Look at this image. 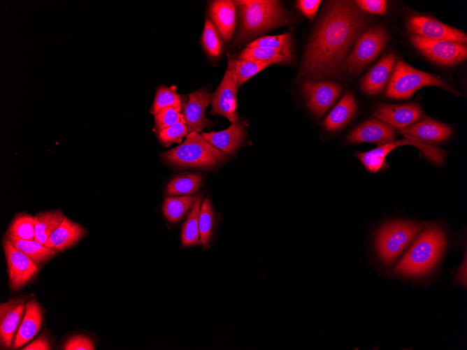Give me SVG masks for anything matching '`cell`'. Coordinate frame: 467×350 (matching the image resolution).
<instances>
[{"instance_id":"7","label":"cell","mask_w":467,"mask_h":350,"mask_svg":"<svg viewBox=\"0 0 467 350\" xmlns=\"http://www.w3.org/2000/svg\"><path fill=\"white\" fill-rule=\"evenodd\" d=\"M388 34L380 25L367 29L357 39L347 61L350 74L357 75L374 60L385 48Z\"/></svg>"},{"instance_id":"5","label":"cell","mask_w":467,"mask_h":350,"mask_svg":"<svg viewBox=\"0 0 467 350\" xmlns=\"http://www.w3.org/2000/svg\"><path fill=\"white\" fill-rule=\"evenodd\" d=\"M161 159L179 168H211L227 155L206 141L197 132L187 133L180 145L160 154Z\"/></svg>"},{"instance_id":"8","label":"cell","mask_w":467,"mask_h":350,"mask_svg":"<svg viewBox=\"0 0 467 350\" xmlns=\"http://www.w3.org/2000/svg\"><path fill=\"white\" fill-rule=\"evenodd\" d=\"M410 43L431 61L442 66H453L467 57V46L456 42L432 40L410 34Z\"/></svg>"},{"instance_id":"11","label":"cell","mask_w":467,"mask_h":350,"mask_svg":"<svg viewBox=\"0 0 467 350\" xmlns=\"http://www.w3.org/2000/svg\"><path fill=\"white\" fill-rule=\"evenodd\" d=\"M6 259L8 284L13 291L22 288L38 272V266L23 252L16 249L6 238L3 240Z\"/></svg>"},{"instance_id":"37","label":"cell","mask_w":467,"mask_h":350,"mask_svg":"<svg viewBox=\"0 0 467 350\" xmlns=\"http://www.w3.org/2000/svg\"><path fill=\"white\" fill-rule=\"evenodd\" d=\"M159 142L166 147L174 143H180L182 138L188 133L185 122H178L172 126L156 132Z\"/></svg>"},{"instance_id":"29","label":"cell","mask_w":467,"mask_h":350,"mask_svg":"<svg viewBox=\"0 0 467 350\" xmlns=\"http://www.w3.org/2000/svg\"><path fill=\"white\" fill-rule=\"evenodd\" d=\"M199 196H184L166 198L163 205V212L171 222L179 221L192 207Z\"/></svg>"},{"instance_id":"20","label":"cell","mask_w":467,"mask_h":350,"mask_svg":"<svg viewBox=\"0 0 467 350\" xmlns=\"http://www.w3.org/2000/svg\"><path fill=\"white\" fill-rule=\"evenodd\" d=\"M201 136L224 154H234L244 142L245 129L238 119L224 131L202 133Z\"/></svg>"},{"instance_id":"34","label":"cell","mask_w":467,"mask_h":350,"mask_svg":"<svg viewBox=\"0 0 467 350\" xmlns=\"http://www.w3.org/2000/svg\"><path fill=\"white\" fill-rule=\"evenodd\" d=\"M214 221V214L209 197L202 202L199 211V227L200 243L207 249L209 247Z\"/></svg>"},{"instance_id":"19","label":"cell","mask_w":467,"mask_h":350,"mask_svg":"<svg viewBox=\"0 0 467 350\" xmlns=\"http://www.w3.org/2000/svg\"><path fill=\"white\" fill-rule=\"evenodd\" d=\"M396 56L387 53L366 74L361 82V89L368 95H376L387 85L395 66Z\"/></svg>"},{"instance_id":"4","label":"cell","mask_w":467,"mask_h":350,"mask_svg":"<svg viewBox=\"0 0 467 350\" xmlns=\"http://www.w3.org/2000/svg\"><path fill=\"white\" fill-rule=\"evenodd\" d=\"M240 16V25L234 39L235 44L288 22L284 9L278 1H235Z\"/></svg>"},{"instance_id":"13","label":"cell","mask_w":467,"mask_h":350,"mask_svg":"<svg viewBox=\"0 0 467 350\" xmlns=\"http://www.w3.org/2000/svg\"><path fill=\"white\" fill-rule=\"evenodd\" d=\"M303 92L311 112L320 117L335 103L342 87L330 81H307L303 85Z\"/></svg>"},{"instance_id":"41","label":"cell","mask_w":467,"mask_h":350,"mask_svg":"<svg viewBox=\"0 0 467 350\" xmlns=\"http://www.w3.org/2000/svg\"><path fill=\"white\" fill-rule=\"evenodd\" d=\"M354 2L360 10L372 14L382 15L387 10V2L384 0H357Z\"/></svg>"},{"instance_id":"39","label":"cell","mask_w":467,"mask_h":350,"mask_svg":"<svg viewBox=\"0 0 467 350\" xmlns=\"http://www.w3.org/2000/svg\"><path fill=\"white\" fill-rule=\"evenodd\" d=\"M451 276L450 285L463 290L467 289V251L464 247V252L459 265L454 268H448Z\"/></svg>"},{"instance_id":"27","label":"cell","mask_w":467,"mask_h":350,"mask_svg":"<svg viewBox=\"0 0 467 350\" xmlns=\"http://www.w3.org/2000/svg\"><path fill=\"white\" fill-rule=\"evenodd\" d=\"M227 66L231 69L236 76L238 87L271 64L268 62L235 59L229 54H227Z\"/></svg>"},{"instance_id":"35","label":"cell","mask_w":467,"mask_h":350,"mask_svg":"<svg viewBox=\"0 0 467 350\" xmlns=\"http://www.w3.org/2000/svg\"><path fill=\"white\" fill-rule=\"evenodd\" d=\"M246 48H266L275 49L292 57V36L289 33H285L277 36L260 37L250 43Z\"/></svg>"},{"instance_id":"33","label":"cell","mask_w":467,"mask_h":350,"mask_svg":"<svg viewBox=\"0 0 467 350\" xmlns=\"http://www.w3.org/2000/svg\"><path fill=\"white\" fill-rule=\"evenodd\" d=\"M6 233L15 237L33 240L35 237L34 218L29 214H17L10 222Z\"/></svg>"},{"instance_id":"26","label":"cell","mask_w":467,"mask_h":350,"mask_svg":"<svg viewBox=\"0 0 467 350\" xmlns=\"http://www.w3.org/2000/svg\"><path fill=\"white\" fill-rule=\"evenodd\" d=\"M64 217L61 209L36 214L34 217L35 224L34 240L45 245L52 233L59 226Z\"/></svg>"},{"instance_id":"42","label":"cell","mask_w":467,"mask_h":350,"mask_svg":"<svg viewBox=\"0 0 467 350\" xmlns=\"http://www.w3.org/2000/svg\"><path fill=\"white\" fill-rule=\"evenodd\" d=\"M321 2L320 0H299L296 1V5L306 17L313 20Z\"/></svg>"},{"instance_id":"10","label":"cell","mask_w":467,"mask_h":350,"mask_svg":"<svg viewBox=\"0 0 467 350\" xmlns=\"http://www.w3.org/2000/svg\"><path fill=\"white\" fill-rule=\"evenodd\" d=\"M407 30L411 34L429 39L467 43L466 33L425 15L410 16L407 22Z\"/></svg>"},{"instance_id":"23","label":"cell","mask_w":467,"mask_h":350,"mask_svg":"<svg viewBox=\"0 0 467 350\" xmlns=\"http://www.w3.org/2000/svg\"><path fill=\"white\" fill-rule=\"evenodd\" d=\"M86 232L82 226L64 217L59 226L52 233L44 245L62 251L76 244L84 237Z\"/></svg>"},{"instance_id":"6","label":"cell","mask_w":467,"mask_h":350,"mask_svg":"<svg viewBox=\"0 0 467 350\" xmlns=\"http://www.w3.org/2000/svg\"><path fill=\"white\" fill-rule=\"evenodd\" d=\"M426 86L443 88L461 95L453 87L438 76L417 70L399 59L387 85L385 96L394 99H407L419 89Z\"/></svg>"},{"instance_id":"25","label":"cell","mask_w":467,"mask_h":350,"mask_svg":"<svg viewBox=\"0 0 467 350\" xmlns=\"http://www.w3.org/2000/svg\"><path fill=\"white\" fill-rule=\"evenodd\" d=\"M4 238L18 250L27 255L37 266L41 265L55 256L58 250L50 248L34 240L21 239L6 233Z\"/></svg>"},{"instance_id":"31","label":"cell","mask_w":467,"mask_h":350,"mask_svg":"<svg viewBox=\"0 0 467 350\" xmlns=\"http://www.w3.org/2000/svg\"><path fill=\"white\" fill-rule=\"evenodd\" d=\"M202 182L199 174H185L174 177L166 186V193L170 196H189L197 191Z\"/></svg>"},{"instance_id":"28","label":"cell","mask_w":467,"mask_h":350,"mask_svg":"<svg viewBox=\"0 0 467 350\" xmlns=\"http://www.w3.org/2000/svg\"><path fill=\"white\" fill-rule=\"evenodd\" d=\"M238 59L273 64L289 62L292 57L284 52L266 48H245L238 55Z\"/></svg>"},{"instance_id":"3","label":"cell","mask_w":467,"mask_h":350,"mask_svg":"<svg viewBox=\"0 0 467 350\" xmlns=\"http://www.w3.org/2000/svg\"><path fill=\"white\" fill-rule=\"evenodd\" d=\"M429 222L398 218L379 224L372 233L368 265L387 279L390 271Z\"/></svg>"},{"instance_id":"38","label":"cell","mask_w":467,"mask_h":350,"mask_svg":"<svg viewBox=\"0 0 467 350\" xmlns=\"http://www.w3.org/2000/svg\"><path fill=\"white\" fill-rule=\"evenodd\" d=\"M181 107H169L155 115V129L156 132L172 126L178 122H184L180 112Z\"/></svg>"},{"instance_id":"36","label":"cell","mask_w":467,"mask_h":350,"mask_svg":"<svg viewBox=\"0 0 467 350\" xmlns=\"http://www.w3.org/2000/svg\"><path fill=\"white\" fill-rule=\"evenodd\" d=\"M220 32L212 20L206 19L201 37L203 47L211 57L217 58L223 50Z\"/></svg>"},{"instance_id":"9","label":"cell","mask_w":467,"mask_h":350,"mask_svg":"<svg viewBox=\"0 0 467 350\" xmlns=\"http://www.w3.org/2000/svg\"><path fill=\"white\" fill-rule=\"evenodd\" d=\"M403 145H410L419 148L433 163L442 164L444 161V154L440 149L417 140L408 138L379 145L378 147L366 152L357 153L355 156L366 170L375 173L384 168L387 155L396 147Z\"/></svg>"},{"instance_id":"18","label":"cell","mask_w":467,"mask_h":350,"mask_svg":"<svg viewBox=\"0 0 467 350\" xmlns=\"http://www.w3.org/2000/svg\"><path fill=\"white\" fill-rule=\"evenodd\" d=\"M400 130L405 138L417 140L426 144L442 143L452 133V128L450 125L429 117H426Z\"/></svg>"},{"instance_id":"43","label":"cell","mask_w":467,"mask_h":350,"mask_svg":"<svg viewBox=\"0 0 467 350\" xmlns=\"http://www.w3.org/2000/svg\"><path fill=\"white\" fill-rule=\"evenodd\" d=\"M52 347L48 337L42 333L31 343L24 347L23 350H50Z\"/></svg>"},{"instance_id":"17","label":"cell","mask_w":467,"mask_h":350,"mask_svg":"<svg viewBox=\"0 0 467 350\" xmlns=\"http://www.w3.org/2000/svg\"><path fill=\"white\" fill-rule=\"evenodd\" d=\"M396 134L394 127L373 117L354 128L347 136L346 142L349 144L371 143L382 145L394 141Z\"/></svg>"},{"instance_id":"40","label":"cell","mask_w":467,"mask_h":350,"mask_svg":"<svg viewBox=\"0 0 467 350\" xmlns=\"http://www.w3.org/2000/svg\"><path fill=\"white\" fill-rule=\"evenodd\" d=\"M93 340L84 335H76L69 337L63 346L64 350H93Z\"/></svg>"},{"instance_id":"22","label":"cell","mask_w":467,"mask_h":350,"mask_svg":"<svg viewBox=\"0 0 467 350\" xmlns=\"http://www.w3.org/2000/svg\"><path fill=\"white\" fill-rule=\"evenodd\" d=\"M43 309L35 298L29 299L25 313L14 339L13 348L18 349L31 340L39 331L43 323Z\"/></svg>"},{"instance_id":"15","label":"cell","mask_w":467,"mask_h":350,"mask_svg":"<svg viewBox=\"0 0 467 350\" xmlns=\"http://www.w3.org/2000/svg\"><path fill=\"white\" fill-rule=\"evenodd\" d=\"M375 116L390 126L403 129L424 117V112L417 103H379L375 106Z\"/></svg>"},{"instance_id":"30","label":"cell","mask_w":467,"mask_h":350,"mask_svg":"<svg viewBox=\"0 0 467 350\" xmlns=\"http://www.w3.org/2000/svg\"><path fill=\"white\" fill-rule=\"evenodd\" d=\"M201 199V196H199L183 224L181 240L184 247L196 245L200 242L199 217Z\"/></svg>"},{"instance_id":"16","label":"cell","mask_w":467,"mask_h":350,"mask_svg":"<svg viewBox=\"0 0 467 350\" xmlns=\"http://www.w3.org/2000/svg\"><path fill=\"white\" fill-rule=\"evenodd\" d=\"M26 299L23 297L10 298L0 305V342L2 349H9L21 323Z\"/></svg>"},{"instance_id":"14","label":"cell","mask_w":467,"mask_h":350,"mask_svg":"<svg viewBox=\"0 0 467 350\" xmlns=\"http://www.w3.org/2000/svg\"><path fill=\"white\" fill-rule=\"evenodd\" d=\"M213 94L204 89L193 92L189 94V99L181 105L180 112L187 128L188 133L201 132L205 127L213 124L206 117L207 107L212 101Z\"/></svg>"},{"instance_id":"21","label":"cell","mask_w":467,"mask_h":350,"mask_svg":"<svg viewBox=\"0 0 467 350\" xmlns=\"http://www.w3.org/2000/svg\"><path fill=\"white\" fill-rule=\"evenodd\" d=\"M236 5L230 0H217L210 3L208 13L224 41L229 43L236 26Z\"/></svg>"},{"instance_id":"1","label":"cell","mask_w":467,"mask_h":350,"mask_svg":"<svg viewBox=\"0 0 467 350\" xmlns=\"http://www.w3.org/2000/svg\"><path fill=\"white\" fill-rule=\"evenodd\" d=\"M369 20L354 1H329L307 45L300 75L315 80L341 73L351 47Z\"/></svg>"},{"instance_id":"12","label":"cell","mask_w":467,"mask_h":350,"mask_svg":"<svg viewBox=\"0 0 467 350\" xmlns=\"http://www.w3.org/2000/svg\"><path fill=\"white\" fill-rule=\"evenodd\" d=\"M239 88L236 76L227 66L224 77L212 97L210 114L220 115L231 123L238 119L237 112V92Z\"/></svg>"},{"instance_id":"2","label":"cell","mask_w":467,"mask_h":350,"mask_svg":"<svg viewBox=\"0 0 467 350\" xmlns=\"http://www.w3.org/2000/svg\"><path fill=\"white\" fill-rule=\"evenodd\" d=\"M451 242L446 227L439 221H429L390 271L387 280L414 288L431 287L442 276Z\"/></svg>"},{"instance_id":"24","label":"cell","mask_w":467,"mask_h":350,"mask_svg":"<svg viewBox=\"0 0 467 350\" xmlns=\"http://www.w3.org/2000/svg\"><path fill=\"white\" fill-rule=\"evenodd\" d=\"M357 104L353 94L347 92L322 122L329 131H337L345 126L354 117Z\"/></svg>"},{"instance_id":"32","label":"cell","mask_w":467,"mask_h":350,"mask_svg":"<svg viewBox=\"0 0 467 350\" xmlns=\"http://www.w3.org/2000/svg\"><path fill=\"white\" fill-rule=\"evenodd\" d=\"M180 96L176 93V87H167L165 85H159L156 89V94L150 109V113L157 115L161 110L169 107H181Z\"/></svg>"}]
</instances>
